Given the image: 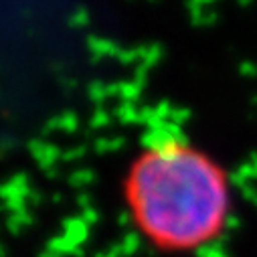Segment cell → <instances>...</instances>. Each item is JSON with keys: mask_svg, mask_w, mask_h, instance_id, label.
<instances>
[{"mask_svg": "<svg viewBox=\"0 0 257 257\" xmlns=\"http://www.w3.org/2000/svg\"><path fill=\"white\" fill-rule=\"evenodd\" d=\"M119 192L134 231L164 255L215 245L235 215V182L227 166L180 134L144 142L123 168Z\"/></svg>", "mask_w": 257, "mask_h": 257, "instance_id": "1", "label": "cell"}]
</instances>
